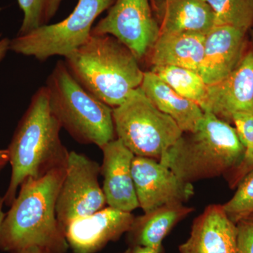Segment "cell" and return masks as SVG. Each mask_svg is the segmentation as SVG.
<instances>
[{
    "label": "cell",
    "instance_id": "1",
    "mask_svg": "<svg viewBox=\"0 0 253 253\" xmlns=\"http://www.w3.org/2000/svg\"><path fill=\"white\" fill-rule=\"evenodd\" d=\"M66 169L56 168L21 184L0 226L1 251L11 253L38 246L51 253H67L69 246L56 214Z\"/></svg>",
    "mask_w": 253,
    "mask_h": 253
},
{
    "label": "cell",
    "instance_id": "2",
    "mask_svg": "<svg viewBox=\"0 0 253 253\" xmlns=\"http://www.w3.org/2000/svg\"><path fill=\"white\" fill-rule=\"evenodd\" d=\"M61 129L49 109L45 86H42L33 94L6 149L11 174L3 196L5 206H11L26 179L66 166L69 151L60 138Z\"/></svg>",
    "mask_w": 253,
    "mask_h": 253
},
{
    "label": "cell",
    "instance_id": "3",
    "mask_svg": "<svg viewBox=\"0 0 253 253\" xmlns=\"http://www.w3.org/2000/svg\"><path fill=\"white\" fill-rule=\"evenodd\" d=\"M64 62L84 89L112 109L140 87L144 78L131 50L109 35L91 34Z\"/></svg>",
    "mask_w": 253,
    "mask_h": 253
},
{
    "label": "cell",
    "instance_id": "4",
    "mask_svg": "<svg viewBox=\"0 0 253 253\" xmlns=\"http://www.w3.org/2000/svg\"><path fill=\"white\" fill-rule=\"evenodd\" d=\"M246 149L235 128L210 112L194 132L183 133L159 162L186 182L228 175L244 160Z\"/></svg>",
    "mask_w": 253,
    "mask_h": 253
},
{
    "label": "cell",
    "instance_id": "5",
    "mask_svg": "<svg viewBox=\"0 0 253 253\" xmlns=\"http://www.w3.org/2000/svg\"><path fill=\"white\" fill-rule=\"evenodd\" d=\"M45 87L51 113L75 140L100 149L114 140L112 108L84 89L64 61L56 63Z\"/></svg>",
    "mask_w": 253,
    "mask_h": 253
},
{
    "label": "cell",
    "instance_id": "6",
    "mask_svg": "<svg viewBox=\"0 0 253 253\" xmlns=\"http://www.w3.org/2000/svg\"><path fill=\"white\" fill-rule=\"evenodd\" d=\"M118 139L135 156L161 159L182 136L174 120L156 107L141 87L113 108Z\"/></svg>",
    "mask_w": 253,
    "mask_h": 253
},
{
    "label": "cell",
    "instance_id": "7",
    "mask_svg": "<svg viewBox=\"0 0 253 253\" xmlns=\"http://www.w3.org/2000/svg\"><path fill=\"white\" fill-rule=\"evenodd\" d=\"M116 0H78L67 18L10 41V50L18 54L46 61L54 56H68L91 36L96 18Z\"/></svg>",
    "mask_w": 253,
    "mask_h": 253
},
{
    "label": "cell",
    "instance_id": "8",
    "mask_svg": "<svg viewBox=\"0 0 253 253\" xmlns=\"http://www.w3.org/2000/svg\"><path fill=\"white\" fill-rule=\"evenodd\" d=\"M99 174V163L85 155L69 152L56 203V217L63 231L74 219L90 215L107 206Z\"/></svg>",
    "mask_w": 253,
    "mask_h": 253
},
{
    "label": "cell",
    "instance_id": "9",
    "mask_svg": "<svg viewBox=\"0 0 253 253\" xmlns=\"http://www.w3.org/2000/svg\"><path fill=\"white\" fill-rule=\"evenodd\" d=\"M91 34L114 37L140 61L149 56L161 28L149 0H116Z\"/></svg>",
    "mask_w": 253,
    "mask_h": 253
},
{
    "label": "cell",
    "instance_id": "10",
    "mask_svg": "<svg viewBox=\"0 0 253 253\" xmlns=\"http://www.w3.org/2000/svg\"><path fill=\"white\" fill-rule=\"evenodd\" d=\"M131 174L139 207L144 213L163 206L183 204L194 195L193 184L182 180L154 158L134 156Z\"/></svg>",
    "mask_w": 253,
    "mask_h": 253
},
{
    "label": "cell",
    "instance_id": "11",
    "mask_svg": "<svg viewBox=\"0 0 253 253\" xmlns=\"http://www.w3.org/2000/svg\"><path fill=\"white\" fill-rule=\"evenodd\" d=\"M134 218L131 212L107 206L71 221L63 233L71 253H97L126 234Z\"/></svg>",
    "mask_w": 253,
    "mask_h": 253
},
{
    "label": "cell",
    "instance_id": "12",
    "mask_svg": "<svg viewBox=\"0 0 253 253\" xmlns=\"http://www.w3.org/2000/svg\"><path fill=\"white\" fill-rule=\"evenodd\" d=\"M202 110L229 124L234 113H253V44L251 41L235 69L222 81L208 86Z\"/></svg>",
    "mask_w": 253,
    "mask_h": 253
},
{
    "label": "cell",
    "instance_id": "13",
    "mask_svg": "<svg viewBox=\"0 0 253 253\" xmlns=\"http://www.w3.org/2000/svg\"><path fill=\"white\" fill-rule=\"evenodd\" d=\"M249 42L247 32L214 26L205 36L204 58L199 71L205 83L212 85L227 77L242 59Z\"/></svg>",
    "mask_w": 253,
    "mask_h": 253
},
{
    "label": "cell",
    "instance_id": "14",
    "mask_svg": "<svg viewBox=\"0 0 253 253\" xmlns=\"http://www.w3.org/2000/svg\"><path fill=\"white\" fill-rule=\"evenodd\" d=\"M104 158L101 174L104 176L103 191L109 207L131 212L139 207L131 174L134 155L119 139L103 146Z\"/></svg>",
    "mask_w": 253,
    "mask_h": 253
},
{
    "label": "cell",
    "instance_id": "15",
    "mask_svg": "<svg viewBox=\"0 0 253 253\" xmlns=\"http://www.w3.org/2000/svg\"><path fill=\"white\" fill-rule=\"evenodd\" d=\"M237 229L222 205L208 206L194 219L189 237L179 253H236Z\"/></svg>",
    "mask_w": 253,
    "mask_h": 253
},
{
    "label": "cell",
    "instance_id": "16",
    "mask_svg": "<svg viewBox=\"0 0 253 253\" xmlns=\"http://www.w3.org/2000/svg\"><path fill=\"white\" fill-rule=\"evenodd\" d=\"M153 11L161 33L206 34L214 26V16L205 0H154Z\"/></svg>",
    "mask_w": 253,
    "mask_h": 253
},
{
    "label": "cell",
    "instance_id": "17",
    "mask_svg": "<svg viewBox=\"0 0 253 253\" xmlns=\"http://www.w3.org/2000/svg\"><path fill=\"white\" fill-rule=\"evenodd\" d=\"M140 87L160 111L174 120L183 132L196 130L204 116L196 103L177 94L152 71L144 72Z\"/></svg>",
    "mask_w": 253,
    "mask_h": 253
},
{
    "label": "cell",
    "instance_id": "18",
    "mask_svg": "<svg viewBox=\"0 0 253 253\" xmlns=\"http://www.w3.org/2000/svg\"><path fill=\"white\" fill-rule=\"evenodd\" d=\"M205 36L161 33L149 56L154 66H176L199 73L204 58Z\"/></svg>",
    "mask_w": 253,
    "mask_h": 253
},
{
    "label": "cell",
    "instance_id": "19",
    "mask_svg": "<svg viewBox=\"0 0 253 253\" xmlns=\"http://www.w3.org/2000/svg\"><path fill=\"white\" fill-rule=\"evenodd\" d=\"M194 211L183 204L169 205L134 218L126 232L128 246L163 247V241L179 222Z\"/></svg>",
    "mask_w": 253,
    "mask_h": 253
},
{
    "label": "cell",
    "instance_id": "20",
    "mask_svg": "<svg viewBox=\"0 0 253 253\" xmlns=\"http://www.w3.org/2000/svg\"><path fill=\"white\" fill-rule=\"evenodd\" d=\"M168 86L202 109L207 97L208 85L199 73L176 66H154L151 71Z\"/></svg>",
    "mask_w": 253,
    "mask_h": 253
},
{
    "label": "cell",
    "instance_id": "21",
    "mask_svg": "<svg viewBox=\"0 0 253 253\" xmlns=\"http://www.w3.org/2000/svg\"><path fill=\"white\" fill-rule=\"evenodd\" d=\"M214 16V26H230L249 33L253 28V0H205Z\"/></svg>",
    "mask_w": 253,
    "mask_h": 253
},
{
    "label": "cell",
    "instance_id": "22",
    "mask_svg": "<svg viewBox=\"0 0 253 253\" xmlns=\"http://www.w3.org/2000/svg\"><path fill=\"white\" fill-rule=\"evenodd\" d=\"M23 13L17 36H24L49 24L57 14L63 0H17Z\"/></svg>",
    "mask_w": 253,
    "mask_h": 253
},
{
    "label": "cell",
    "instance_id": "23",
    "mask_svg": "<svg viewBox=\"0 0 253 253\" xmlns=\"http://www.w3.org/2000/svg\"><path fill=\"white\" fill-rule=\"evenodd\" d=\"M222 206L228 217L235 224L253 214V169L241 179L235 194Z\"/></svg>",
    "mask_w": 253,
    "mask_h": 253
},
{
    "label": "cell",
    "instance_id": "24",
    "mask_svg": "<svg viewBox=\"0 0 253 253\" xmlns=\"http://www.w3.org/2000/svg\"><path fill=\"white\" fill-rule=\"evenodd\" d=\"M236 253H253V214L236 223Z\"/></svg>",
    "mask_w": 253,
    "mask_h": 253
},
{
    "label": "cell",
    "instance_id": "25",
    "mask_svg": "<svg viewBox=\"0 0 253 253\" xmlns=\"http://www.w3.org/2000/svg\"><path fill=\"white\" fill-rule=\"evenodd\" d=\"M163 247H149L142 246H128L123 253H163Z\"/></svg>",
    "mask_w": 253,
    "mask_h": 253
},
{
    "label": "cell",
    "instance_id": "26",
    "mask_svg": "<svg viewBox=\"0 0 253 253\" xmlns=\"http://www.w3.org/2000/svg\"><path fill=\"white\" fill-rule=\"evenodd\" d=\"M10 41L8 38H0V62L4 59L10 50Z\"/></svg>",
    "mask_w": 253,
    "mask_h": 253
},
{
    "label": "cell",
    "instance_id": "27",
    "mask_svg": "<svg viewBox=\"0 0 253 253\" xmlns=\"http://www.w3.org/2000/svg\"><path fill=\"white\" fill-rule=\"evenodd\" d=\"M8 163H9V158L7 149H0V174Z\"/></svg>",
    "mask_w": 253,
    "mask_h": 253
},
{
    "label": "cell",
    "instance_id": "28",
    "mask_svg": "<svg viewBox=\"0 0 253 253\" xmlns=\"http://www.w3.org/2000/svg\"><path fill=\"white\" fill-rule=\"evenodd\" d=\"M11 253H51L49 251L38 246H31Z\"/></svg>",
    "mask_w": 253,
    "mask_h": 253
},
{
    "label": "cell",
    "instance_id": "29",
    "mask_svg": "<svg viewBox=\"0 0 253 253\" xmlns=\"http://www.w3.org/2000/svg\"><path fill=\"white\" fill-rule=\"evenodd\" d=\"M4 206L5 205L3 196H0V226H1V222H2L3 219H4L5 216V213H6L3 211Z\"/></svg>",
    "mask_w": 253,
    "mask_h": 253
},
{
    "label": "cell",
    "instance_id": "30",
    "mask_svg": "<svg viewBox=\"0 0 253 253\" xmlns=\"http://www.w3.org/2000/svg\"><path fill=\"white\" fill-rule=\"evenodd\" d=\"M249 36L250 38H249L250 41H251V42H252V44H253V28H252V29L251 30V31H249ZM253 169V164L252 169ZM252 169H251V170H252Z\"/></svg>",
    "mask_w": 253,
    "mask_h": 253
}]
</instances>
